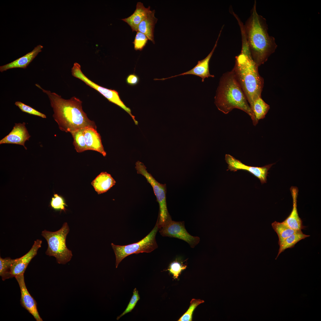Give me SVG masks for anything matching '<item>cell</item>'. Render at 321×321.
<instances>
[{
	"label": "cell",
	"mask_w": 321,
	"mask_h": 321,
	"mask_svg": "<svg viewBox=\"0 0 321 321\" xmlns=\"http://www.w3.org/2000/svg\"><path fill=\"white\" fill-rule=\"evenodd\" d=\"M20 288L21 292V304L31 314L37 321H42L37 309V303L28 291L24 281V274L15 277Z\"/></svg>",
	"instance_id": "11"
},
{
	"label": "cell",
	"mask_w": 321,
	"mask_h": 321,
	"mask_svg": "<svg viewBox=\"0 0 321 321\" xmlns=\"http://www.w3.org/2000/svg\"><path fill=\"white\" fill-rule=\"evenodd\" d=\"M243 28L251 57L259 67L267 61L277 45L274 38L268 33L266 19L257 12L256 1Z\"/></svg>",
	"instance_id": "2"
},
{
	"label": "cell",
	"mask_w": 321,
	"mask_h": 321,
	"mask_svg": "<svg viewBox=\"0 0 321 321\" xmlns=\"http://www.w3.org/2000/svg\"><path fill=\"white\" fill-rule=\"evenodd\" d=\"M72 75L84 82L87 85L95 89L111 102L118 106L127 112L131 117L135 124L138 122L131 113L130 109L127 107L120 99L118 92L116 90L101 86L93 82L86 77L82 72L80 65L75 63L71 70Z\"/></svg>",
	"instance_id": "8"
},
{
	"label": "cell",
	"mask_w": 321,
	"mask_h": 321,
	"mask_svg": "<svg viewBox=\"0 0 321 321\" xmlns=\"http://www.w3.org/2000/svg\"><path fill=\"white\" fill-rule=\"evenodd\" d=\"M293 200V207L289 215L282 222L290 228L297 231H301L304 228L302 221L299 217L297 208L298 188L292 186L290 188Z\"/></svg>",
	"instance_id": "15"
},
{
	"label": "cell",
	"mask_w": 321,
	"mask_h": 321,
	"mask_svg": "<svg viewBox=\"0 0 321 321\" xmlns=\"http://www.w3.org/2000/svg\"><path fill=\"white\" fill-rule=\"evenodd\" d=\"M241 51L235 57L232 70L251 108L254 101L261 97L264 80L259 74V67L251 57L245 34H241Z\"/></svg>",
	"instance_id": "3"
},
{
	"label": "cell",
	"mask_w": 321,
	"mask_h": 321,
	"mask_svg": "<svg viewBox=\"0 0 321 321\" xmlns=\"http://www.w3.org/2000/svg\"><path fill=\"white\" fill-rule=\"evenodd\" d=\"M270 108V106L263 100L261 97H258L254 101L251 109L258 123L259 120L265 118Z\"/></svg>",
	"instance_id": "22"
},
{
	"label": "cell",
	"mask_w": 321,
	"mask_h": 321,
	"mask_svg": "<svg viewBox=\"0 0 321 321\" xmlns=\"http://www.w3.org/2000/svg\"><path fill=\"white\" fill-rule=\"evenodd\" d=\"M43 46L40 45L35 47L31 52L13 62L0 67V71L2 72L11 69L20 68L25 69L37 55L42 51Z\"/></svg>",
	"instance_id": "17"
},
{
	"label": "cell",
	"mask_w": 321,
	"mask_h": 321,
	"mask_svg": "<svg viewBox=\"0 0 321 321\" xmlns=\"http://www.w3.org/2000/svg\"><path fill=\"white\" fill-rule=\"evenodd\" d=\"M221 28L217 40L212 50L209 54L204 59L198 61L197 64L191 70L185 72L180 74L175 75L169 77L158 79H155V80H163L166 79L174 78L180 75H193L199 76L202 78V82H204L206 78L209 77H214L213 75L210 74L209 70V63L210 60L216 48L218 41L220 37L222 29Z\"/></svg>",
	"instance_id": "13"
},
{
	"label": "cell",
	"mask_w": 321,
	"mask_h": 321,
	"mask_svg": "<svg viewBox=\"0 0 321 321\" xmlns=\"http://www.w3.org/2000/svg\"><path fill=\"white\" fill-rule=\"evenodd\" d=\"M139 78L136 75L133 74L129 75L126 78V82L131 86L136 85L139 82Z\"/></svg>",
	"instance_id": "32"
},
{
	"label": "cell",
	"mask_w": 321,
	"mask_h": 321,
	"mask_svg": "<svg viewBox=\"0 0 321 321\" xmlns=\"http://www.w3.org/2000/svg\"><path fill=\"white\" fill-rule=\"evenodd\" d=\"M17 258L12 259L10 257L2 258L0 257V276L3 281L10 278V271L12 264Z\"/></svg>",
	"instance_id": "25"
},
{
	"label": "cell",
	"mask_w": 321,
	"mask_h": 321,
	"mask_svg": "<svg viewBox=\"0 0 321 321\" xmlns=\"http://www.w3.org/2000/svg\"><path fill=\"white\" fill-rule=\"evenodd\" d=\"M150 10V6L146 8L143 3L138 2L137 3L134 12L128 17L122 19V20L130 26L133 31L137 32L139 24L146 16Z\"/></svg>",
	"instance_id": "18"
},
{
	"label": "cell",
	"mask_w": 321,
	"mask_h": 321,
	"mask_svg": "<svg viewBox=\"0 0 321 321\" xmlns=\"http://www.w3.org/2000/svg\"><path fill=\"white\" fill-rule=\"evenodd\" d=\"M225 160L228 164L227 171L235 172L239 170H245L258 178L262 184L266 182L268 171L274 164H269L261 167L248 166L229 154L225 155Z\"/></svg>",
	"instance_id": "10"
},
{
	"label": "cell",
	"mask_w": 321,
	"mask_h": 321,
	"mask_svg": "<svg viewBox=\"0 0 321 321\" xmlns=\"http://www.w3.org/2000/svg\"><path fill=\"white\" fill-rule=\"evenodd\" d=\"M204 302V300L199 299H192L188 310L180 318L178 321H191L193 312L199 304Z\"/></svg>",
	"instance_id": "26"
},
{
	"label": "cell",
	"mask_w": 321,
	"mask_h": 321,
	"mask_svg": "<svg viewBox=\"0 0 321 321\" xmlns=\"http://www.w3.org/2000/svg\"><path fill=\"white\" fill-rule=\"evenodd\" d=\"M309 236V235L303 234L301 230L293 234L286 238L278 244L279 248L275 259H276L280 254L284 251L285 250L293 247L300 241Z\"/></svg>",
	"instance_id": "21"
},
{
	"label": "cell",
	"mask_w": 321,
	"mask_h": 321,
	"mask_svg": "<svg viewBox=\"0 0 321 321\" xmlns=\"http://www.w3.org/2000/svg\"><path fill=\"white\" fill-rule=\"evenodd\" d=\"M135 168L137 174L142 175L152 186L154 193L159 203V213L158 218L159 229L165 223L171 219L168 212L166 202V184L158 182L146 169V167L142 162L138 161L136 163Z\"/></svg>",
	"instance_id": "7"
},
{
	"label": "cell",
	"mask_w": 321,
	"mask_h": 321,
	"mask_svg": "<svg viewBox=\"0 0 321 321\" xmlns=\"http://www.w3.org/2000/svg\"><path fill=\"white\" fill-rule=\"evenodd\" d=\"M215 103L218 109L225 114L235 108L241 110L250 116L254 125L258 124L232 70L224 73L221 77L215 97Z\"/></svg>",
	"instance_id": "4"
},
{
	"label": "cell",
	"mask_w": 321,
	"mask_h": 321,
	"mask_svg": "<svg viewBox=\"0 0 321 321\" xmlns=\"http://www.w3.org/2000/svg\"><path fill=\"white\" fill-rule=\"evenodd\" d=\"M69 230L68 224L64 222L57 231L53 232L45 229L41 233L42 236L48 243L46 254L54 257L59 264H65L71 260L73 256L71 251L67 248L66 245V237Z\"/></svg>",
	"instance_id": "5"
},
{
	"label": "cell",
	"mask_w": 321,
	"mask_h": 321,
	"mask_svg": "<svg viewBox=\"0 0 321 321\" xmlns=\"http://www.w3.org/2000/svg\"><path fill=\"white\" fill-rule=\"evenodd\" d=\"M159 229L158 219L152 230L139 241L125 246L117 245L111 243V245L116 257V268H117L122 260L130 254L143 252L150 253L157 248L158 245L155 236Z\"/></svg>",
	"instance_id": "6"
},
{
	"label": "cell",
	"mask_w": 321,
	"mask_h": 321,
	"mask_svg": "<svg viewBox=\"0 0 321 321\" xmlns=\"http://www.w3.org/2000/svg\"><path fill=\"white\" fill-rule=\"evenodd\" d=\"M186 267L187 265H183L180 262L175 261L170 264L167 270L173 275L174 278L177 279L181 272Z\"/></svg>",
	"instance_id": "30"
},
{
	"label": "cell",
	"mask_w": 321,
	"mask_h": 321,
	"mask_svg": "<svg viewBox=\"0 0 321 321\" xmlns=\"http://www.w3.org/2000/svg\"><path fill=\"white\" fill-rule=\"evenodd\" d=\"M52 208L56 210L64 211L65 212L67 210L65 208L67 206L63 198L56 194L54 195L51 202Z\"/></svg>",
	"instance_id": "29"
},
{
	"label": "cell",
	"mask_w": 321,
	"mask_h": 321,
	"mask_svg": "<svg viewBox=\"0 0 321 321\" xmlns=\"http://www.w3.org/2000/svg\"><path fill=\"white\" fill-rule=\"evenodd\" d=\"M42 241L37 239L30 250L22 257L17 258L12 264L10 271V278L24 274L32 259L36 255L38 249L41 247Z\"/></svg>",
	"instance_id": "12"
},
{
	"label": "cell",
	"mask_w": 321,
	"mask_h": 321,
	"mask_svg": "<svg viewBox=\"0 0 321 321\" xmlns=\"http://www.w3.org/2000/svg\"><path fill=\"white\" fill-rule=\"evenodd\" d=\"M148 40L144 34L137 31L133 42L134 49L136 51L142 50L147 43Z\"/></svg>",
	"instance_id": "27"
},
{
	"label": "cell",
	"mask_w": 321,
	"mask_h": 321,
	"mask_svg": "<svg viewBox=\"0 0 321 321\" xmlns=\"http://www.w3.org/2000/svg\"><path fill=\"white\" fill-rule=\"evenodd\" d=\"M11 131L0 141V144H15L23 146L27 150L25 145L26 141H29L31 136L26 127V123H15Z\"/></svg>",
	"instance_id": "14"
},
{
	"label": "cell",
	"mask_w": 321,
	"mask_h": 321,
	"mask_svg": "<svg viewBox=\"0 0 321 321\" xmlns=\"http://www.w3.org/2000/svg\"><path fill=\"white\" fill-rule=\"evenodd\" d=\"M15 104L23 112L37 116L42 118H46V116L45 114L20 101H16Z\"/></svg>",
	"instance_id": "28"
},
{
	"label": "cell",
	"mask_w": 321,
	"mask_h": 321,
	"mask_svg": "<svg viewBox=\"0 0 321 321\" xmlns=\"http://www.w3.org/2000/svg\"><path fill=\"white\" fill-rule=\"evenodd\" d=\"M111 176L106 172H101L93 180L91 184L98 194L107 192L116 184Z\"/></svg>",
	"instance_id": "20"
},
{
	"label": "cell",
	"mask_w": 321,
	"mask_h": 321,
	"mask_svg": "<svg viewBox=\"0 0 321 321\" xmlns=\"http://www.w3.org/2000/svg\"><path fill=\"white\" fill-rule=\"evenodd\" d=\"M140 297L138 291L135 288L133 290V295L126 309L120 315L117 317V320H118L125 314L131 312L134 309Z\"/></svg>",
	"instance_id": "31"
},
{
	"label": "cell",
	"mask_w": 321,
	"mask_h": 321,
	"mask_svg": "<svg viewBox=\"0 0 321 321\" xmlns=\"http://www.w3.org/2000/svg\"><path fill=\"white\" fill-rule=\"evenodd\" d=\"M271 225L273 229L278 235V244L292 235L299 231L290 228L282 222H279L275 221Z\"/></svg>",
	"instance_id": "23"
},
{
	"label": "cell",
	"mask_w": 321,
	"mask_h": 321,
	"mask_svg": "<svg viewBox=\"0 0 321 321\" xmlns=\"http://www.w3.org/2000/svg\"><path fill=\"white\" fill-rule=\"evenodd\" d=\"M85 128L78 129L70 133L73 139V144L75 149L78 152L87 150L84 136Z\"/></svg>",
	"instance_id": "24"
},
{
	"label": "cell",
	"mask_w": 321,
	"mask_h": 321,
	"mask_svg": "<svg viewBox=\"0 0 321 321\" xmlns=\"http://www.w3.org/2000/svg\"><path fill=\"white\" fill-rule=\"evenodd\" d=\"M155 10L149 11L146 16L139 24L138 31L144 34L148 40L155 44L154 39V29L158 19L155 16Z\"/></svg>",
	"instance_id": "19"
},
{
	"label": "cell",
	"mask_w": 321,
	"mask_h": 321,
	"mask_svg": "<svg viewBox=\"0 0 321 321\" xmlns=\"http://www.w3.org/2000/svg\"><path fill=\"white\" fill-rule=\"evenodd\" d=\"M84 136L87 150L95 151L104 156H106V153L102 145L101 136L96 129L91 127L85 128Z\"/></svg>",
	"instance_id": "16"
},
{
	"label": "cell",
	"mask_w": 321,
	"mask_h": 321,
	"mask_svg": "<svg viewBox=\"0 0 321 321\" xmlns=\"http://www.w3.org/2000/svg\"><path fill=\"white\" fill-rule=\"evenodd\" d=\"M35 85L48 96L54 112L53 117L61 130L70 133L86 127L96 129L95 122L90 120L83 111L82 102L79 99L73 97L65 99L55 92L43 89L37 84Z\"/></svg>",
	"instance_id": "1"
},
{
	"label": "cell",
	"mask_w": 321,
	"mask_h": 321,
	"mask_svg": "<svg viewBox=\"0 0 321 321\" xmlns=\"http://www.w3.org/2000/svg\"><path fill=\"white\" fill-rule=\"evenodd\" d=\"M159 232L163 236L178 238L188 243L192 248L199 243L200 238L193 236L187 231L184 221H176L171 219L166 221L160 229Z\"/></svg>",
	"instance_id": "9"
}]
</instances>
